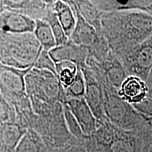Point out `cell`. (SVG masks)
<instances>
[{
    "label": "cell",
    "mask_w": 152,
    "mask_h": 152,
    "mask_svg": "<svg viewBox=\"0 0 152 152\" xmlns=\"http://www.w3.org/2000/svg\"><path fill=\"white\" fill-rule=\"evenodd\" d=\"M84 83L83 80L80 74H78V77H76L73 83L71 84V92L72 94L75 95H82L84 93Z\"/></svg>",
    "instance_id": "obj_10"
},
{
    "label": "cell",
    "mask_w": 152,
    "mask_h": 152,
    "mask_svg": "<svg viewBox=\"0 0 152 152\" xmlns=\"http://www.w3.org/2000/svg\"><path fill=\"white\" fill-rule=\"evenodd\" d=\"M104 9H121V10L139 11L147 13L152 16L151 0H128V1H100Z\"/></svg>",
    "instance_id": "obj_4"
},
{
    "label": "cell",
    "mask_w": 152,
    "mask_h": 152,
    "mask_svg": "<svg viewBox=\"0 0 152 152\" xmlns=\"http://www.w3.org/2000/svg\"><path fill=\"white\" fill-rule=\"evenodd\" d=\"M149 88L145 80L136 75L127 77L121 85L119 95L129 104L136 105L147 100Z\"/></svg>",
    "instance_id": "obj_2"
},
{
    "label": "cell",
    "mask_w": 152,
    "mask_h": 152,
    "mask_svg": "<svg viewBox=\"0 0 152 152\" xmlns=\"http://www.w3.org/2000/svg\"><path fill=\"white\" fill-rule=\"evenodd\" d=\"M35 34L37 39L45 49L52 48L56 45V40L52 28L46 23L39 20L37 21Z\"/></svg>",
    "instance_id": "obj_6"
},
{
    "label": "cell",
    "mask_w": 152,
    "mask_h": 152,
    "mask_svg": "<svg viewBox=\"0 0 152 152\" xmlns=\"http://www.w3.org/2000/svg\"><path fill=\"white\" fill-rule=\"evenodd\" d=\"M151 118H152V117H151Z\"/></svg>",
    "instance_id": "obj_13"
},
{
    "label": "cell",
    "mask_w": 152,
    "mask_h": 152,
    "mask_svg": "<svg viewBox=\"0 0 152 152\" xmlns=\"http://www.w3.org/2000/svg\"><path fill=\"white\" fill-rule=\"evenodd\" d=\"M51 28L54 33L56 45H60L65 43V42H66V34L56 17H54V19H53L52 22L51 23Z\"/></svg>",
    "instance_id": "obj_9"
},
{
    "label": "cell",
    "mask_w": 152,
    "mask_h": 152,
    "mask_svg": "<svg viewBox=\"0 0 152 152\" xmlns=\"http://www.w3.org/2000/svg\"><path fill=\"white\" fill-rule=\"evenodd\" d=\"M146 83H147L149 88H152V68L150 71L149 75H148L147 79H146Z\"/></svg>",
    "instance_id": "obj_11"
},
{
    "label": "cell",
    "mask_w": 152,
    "mask_h": 152,
    "mask_svg": "<svg viewBox=\"0 0 152 152\" xmlns=\"http://www.w3.org/2000/svg\"><path fill=\"white\" fill-rule=\"evenodd\" d=\"M147 152H152V144H151V146L149 147V149H148Z\"/></svg>",
    "instance_id": "obj_12"
},
{
    "label": "cell",
    "mask_w": 152,
    "mask_h": 152,
    "mask_svg": "<svg viewBox=\"0 0 152 152\" xmlns=\"http://www.w3.org/2000/svg\"><path fill=\"white\" fill-rule=\"evenodd\" d=\"M129 60L134 75L146 80L152 68V35L134 47Z\"/></svg>",
    "instance_id": "obj_1"
},
{
    "label": "cell",
    "mask_w": 152,
    "mask_h": 152,
    "mask_svg": "<svg viewBox=\"0 0 152 152\" xmlns=\"http://www.w3.org/2000/svg\"><path fill=\"white\" fill-rule=\"evenodd\" d=\"M126 108L118 100L111 99L108 104V112L112 119L118 123H123L126 116Z\"/></svg>",
    "instance_id": "obj_7"
},
{
    "label": "cell",
    "mask_w": 152,
    "mask_h": 152,
    "mask_svg": "<svg viewBox=\"0 0 152 152\" xmlns=\"http://www.w3.org/2000/svg\"><path fill=\"white\" fill-rule=\"evenodd\" d=\"M58 66V70L59 72L61 81L65 85H71L75 80L76 68L75 66L71 63H61Z\"/></svg>",
    "instance_id": "obj_8"
},
{
    "label": "cell",
    "mask_w": 152,
    "mask_h": 152,
    "mask_svg": "<svg viewBox=\"0 0 152 152\" xmlns=\"http://www.w3.org/2000/svg\"><path fill=\"white\" fill-rule=\"evenodd\" d=\"M58 20L66 35L69 36L73 31L75 26V19L71 9L63 2H58L56 6Z\"/></svg>",
    "instance_id": "obj_5"
},
{
    "label": "cell",
    "mask_w": 152,
    "mask_h": 152,
    "mask_svg": "<svg viewBox=\"0 0 152 152\" xmlns=\"http://www.w3.org/2000/svg\"><path fill=\"white\" fill-rule=\"evenodd\" d=\"M35 25L30 19L22 15L4 12L0 15V28L10 33L31 31Z\"/></svg>",
    "instance_id": "obj_3"
}]
</instances>
